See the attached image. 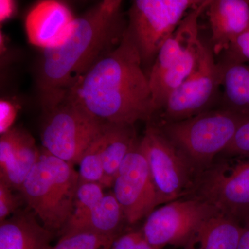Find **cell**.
<instances>
[{
	"label": "cell",
	"instance_id": "1",
	"mask_svg": "<svg viewBox=\"0 0 249 249\" xmlns=\"http://www.w3.org/2000/svg\"><path fill=\"white\" fill-rule=\"evenodd\" d=\"M65 98L105 123L134 124L153 119L149 78L127 29L119 45L98 60Z\"/></svg>",
	"mask_w": 249,
	"mask_h": 249
},
{
	"label": "cell",
	"instance_id": "2",
	"mask_svg": "<svg viewBox=\"0 0 249 249\" xmlns=\"http://www.w3.org/2000/svg\"><path fill=\"white\" fill-rule=\"evenodd\" d=\"M127 27L122 1L104 0L75 19L61 45L43 50L37 80L43 109L62 101L98 60L115 49Z\"/></svg>",
	"mask_w": 249,
	"mask_h": 249
},
{
	"label": "cell",
	"instance_id": "3",
	"mask_svg": "<svg viewBox=\"0 0 249 249\" xmlns=\"http://www.w3.org/2000/svg\"><path fill=\"white\" fill-rule=\"evenodd\" d=\"M79 183L74 165L43 149L19 192L41 224L60 232L73 214Z\"/></svg>",
	"mask_w": 249,
	"mask_h": 249
},
{
	"label": "cell",
	"instance_id": "4",
	"mask_svg": "<svg viewBox=\"0 0 249 249\" xmlns=\"http://www.w3.org/2000/svg\"><path fill=\"white\" fill-rule=\"evenodd\" d=\"M248 119L222 107L184 120L151 122L160 127L198 173L225 150L241 124Z\"/></svg>",
	"mask_w": 249,
	"mask_h": 249
},
{
	"label": "cell",
	"instance_id": "5",
	"mask_svg": "<svg viewBox=\"0 0 249 249\" xmlns=\"http://www.w3.org/2000/svg\"><path fill=\"white\" fill-rule=\"evenodd\" d=\"M188 196L245 225L249 222V157L219 155L196 174Z\"/></svg>",
	"mask_w": 249,
	"mask_h": 249
},
{
	"label": "cell",
	"instance_id": "6",
	"mask_svg": "<svg viewBox=\"0 0 249 249\" xmlns=\"http://www.w3.org/2000/svg\"><path fill=\"white\" fill-rule=\"evenodd\" d=\"M44 111L40 132L44 150L72 165L78 164L106 123L93 117L67 98Z\"/></svg>",
	"mask_w": 249,
	"mask_h": 249
},
{
	"label": "cell",
	"instance_id": "7",
	"mask_svg": "<svg viewBox=\"0 0 249 249\" xmlns=\"http://www.w3.org/2000/svg\"><path fill=\"white\" fill-rule=\"evenodd\" d=\"M200 0H135L129 10L127 31L142 65L154 64L162 46Z\"/></svg>",
	"mask_w": 249,
	"mask_h": 249
},
{
	"label": "cell",
	"instance_id": "8",
	"mask_svg": "<svg viewBox=\"0 0 249 249\" xmlns=\"http://www.w3.org/2000/svg\"><path fill=\"white\" fill-rule=\"evenodd\" d=\"M140 146L148 163L160 206L189 196L196 172L160 127L147 122Z\"/></svg>",
	"mask_w": 249,
	"mask_h": 249
},
{
	"label": "cell",
	"instance_id": "9",
	"mask_svg": "<svg viewBox=\"0 0 249 249\" xmlns=\"http://www.w3.org/2000/svg\"><path fill=\"white\" fill-rule=\"evenodd\" d=\"M218 213H220L215 208L205 201L186 196L154 210L141 230L154 248L183 247L205 220Z\"/></svg>",
	"mask_w": 249,
	"mask_h": 249
},
{
	"label": "cell",
	"instance_id": "10",
	"mask_svg": "<svg viewBox=\"0 0 249 249\" xmlns=\"http://www.w3.org/2000/svg\"><path fill=\"white\" fill-rule=\"evenodd\" d=\"M211 47L203 45L199 61L189 78L168 98L160 120L168 123L184 120L207 110L222 86V70Z\"/></svg>",
	"mask_w": 249,
	"mask_h": 249
},
{
	"label": "cell",
	"instance_id": "11",
	"mask_svg": "<svg viewBox=\"0 0 249 249\" xmlns=\"http://www.w3.org/2000/svg\"><path fill=\"white\" fill-rule=\"evenodd\" d=\"M111 188L129 225L145 219L160 206L148 163L141 148L140 140L124 159Z\"/></svg>",
	"mask_w": 249,
	"mask_h": 249
},
{
	"label": "cell",
	"instance_id": "12",
	"mask_svg": "<svg viewBox=\"0 0 249 249\" xmlns=\"http://www.w3.org/2000/svg\"><path fill=\"white\" fill-rule=\"evenodd\" d=\"M75 19L64 3L45 0L37 3L25 19V31L29 43L46 50L56 48L71 32Z\"/></svg>",
	"mask_w": 249,
	"mask_h": 249
},
{
	"label": "cell",
	"instance_id": "13",
	"mask_svg": "<svg viewBox=\"0 0 249 249\" xmlns=\"http://www.w3.org/2000/svg\"><path fill=\"white\" fill-rule=\"evenodd\" d=\"M34 137L24 129L13 127L0 138V180L13 190L23 183L40 157Z\"/></svg>",
	"mask_w": 249,
	"mask_h": 249
},
{
	"label": "cell",
	"instance_id": "14",
	"mask_svg": "<svg viewBox=\"0 0 249 249\" xmlns=\"http://www.w3.org/2000/svg\"><path fill=\"white\" fill-rule=\"evenodd\" d=\"M206 12L214 55L224 53L239 36L249 30V1L210 0Z\"/></svg>",
	"mask_w": 249,
	"mask_h": 249
},
{
	"label": "cell",
	"instance_id": "15",
	"mask_svg": "<svg viewBox=\"0 0 249 249\" xmlns=\"http://www.w3.org/2000/svg\"><path fill=\"white\" fill-rule=\"evenodd\" d=\"M209 1L200 0L199 4L187 14L175 32L162 46L148 76L150 86L193 46L200 42L199 19L201 14L206 12Z\"/></svg>",
	"mask_w": 249,
	"mask_h": 249
},
{
	"label": "cell",
	"instance_id": "16",
	"mask_svg": "<svg viewBox=\"0 0 249 249\" xmlns=\"http://www.w3.org/2000/svg\"><path fill=\"white\" fill-rule=\"evenodd\" d=\"M37 219L28 209L1 222L0 249H48L53 232Z\"/></svg>",
	"mask_w": 249,
	"mask_h": 249
},
{
	"label": "cell",
	"instance_id": "17",
	"mask_svg": "<svg viewBox=\"0 0 249 249\" xmlns=\"http://www.w3.org/2000/svg\"><path fill=\"white\" fill-rule=\"evenodd\" d=\"M134 124L106 123L96 139L106 174V188H110L121 163L138 142Z\"/></svg>",
	"mask_w": 249,
	"mask_h": 249
},
{
	"label": "cell",
	"instance_id": "18",
	"mask_svg": "<svg viewBox=\"0 0 249 249\" xmlns=\"http://www.w3.org/2000/svg\"><path fill=\"white\" fill-rule=\"evenodd\" d=\"M243 225L231 217L214 214L198 227L183 249H237Z\"/></svg>",
	"mask_w": 249,
	"mask_h": 249
},
{
	"label": "cell",
	"instance_id": "19",
	"mask_svg": "<svg viewBox=\"0 0 249 249\" xmlns=\"http://www.w3.org/2000/svg\"><path fill=\"white\" fill-rule=\"evenodd\" d=\"M124 222L127 223L122 208L110 193L105 195L101 202L83 219L64 228L60 235L88 231L105 235H121Z\"/></svg>",
	"mask_w": 249,
	"mask_h": 249
},
{
	"label": "cell",
	"instance_id": "20",
	"mask_svg": "<svg viewBox=\"0 0 249 249\" xmlns=\"http://www.w3.org/2000/svg\"><path fill=\"white\" fill-rule=\"evenodd\" d=\"M204 44L199 42L193 46L178 61L150 86L152 102L157 114L164 107L168 98L196 70Z\"/></svg>",
	"mask_w": 249,
	"mask_h": 249
},
{
	"label": "cell",
	"instance_id": "21",
	"mask_svg": "<svg viewBox=\"0 0 249 249\" xmlns=\"http://www.w3.org/2000/svg\"><path fill=\"white\" fill-rule=\"evenodd\" d=\"M223 106L249 117V66L245 63H222Z\"/></svg>",
	"mask_w": 249,
	"mask_h": 249
},
{
	"label": "cell",
	"instance_id": "22",
	"mask_svg": "<svg viewBox=\"0 0 249 249\" xmlns=\"http://www.w3.org/2000/svg\"><path fill=\"white\" fill-rule=\"evenodd\" d=\"M119 236L79 231L64 234L56 245L48 249H110Z\"/></svg>",
	"mask_w": 249,
	"mask_h": 249
},
{
	"label": "cell",
	"instance_id": "23",
	"mask_svg": "<svg viewBox=\"0 0 249 249\" xmlns=\"http://www.w3.org/2000/svg\"><path fill=\"white\" fill-rule=\"evenodd\" d=\"M104 187L98 183L80 182L75 199L74 210L68 224L78 222L96 207L106 193Z\"/></svg>",
	"mask_w": 249,
	"mask_h": 249
},
{
	"label": "cell",
	"instance_id": "24",
	"mask_svg": "<svg viewBox=\"0 0 249 249\" xmlns=\"http://www.w3.org/2000/svg\"><path fill=\"white\" fill-rule=\"evenodd\" d=\"M78 165L80 182L98 183L106 188V174L96 140L83 154Z\"/></svg>",
	"mask_w": 249,
	"mask_h": 249
},
{
	"label": "cell",
	"instance_id": "25",
	"mask_svg": "<svg viewBox=\"0 0 249 249\" xmlns=\"http://www.w3.org/2000/svg\"><path fill=\"white\" fill-rule=\"evenodd\" d=\"M222 63H245L249 62V30L246 31L224 53Z\"/></svg>",
	"mask_w": 249,
	"mask_h": 249
},
{
	"label": "cell",
	"instance_id": "26",
	"mask_svg": "<svg viewBox=\"0 0 249 249\" xmlns=\"http://www.w3.org/2000/svg\"><path fill=\"white\" fill-rule=\"evenodd\" d=\"M221 155L249 157V119L241 124L232 142Z\"/></svg>",
	"mask_w": 249,
	"mask_h": 249
},
{
	"label": "cell",
	"instance_id": "27",
	"mask_svg": "<svg viewBox=\"0 0 249 249\" xmlns=\"http://www.w3.org/2000/svg\"><path fill=\"white\" fill-rule=\"evenodd\" d=\"M110 249H157L147 242L142 230L123 232L111 245Z\"/></svg>",
	"mask_w": 249,
	"mask_h": 249
},
{
	"label": "cell",
	"instance_id": "28",
	"mask_svg": "<svg viewBox=\"0 0 249 249\" xmlns=\"http://www.w3.org/2000/svg\"><path fill=\"white\" fill-rule=\"evenodd\" d=\"M14 190L0 180V223L4 222L18 211V201Z\"/></svg>",
	"mask_w": 249,
	"mask_h": 249
},
{
	"label": "cell",
	"instance_id": "29",
	"mask_svg": "<svg viewBox=\"0 0 249 249\" xmlns=\"http://www.w3.org/2000/svg\"><path fill=\"white\" fill-rule=\"evenodd\" d=\"M17 105L9 100L0 101V134H3L12 129L13 124L17 116Z\"/></svg>",
	"mask_w": 249,
	"mask_h": 249
},
{
	"label": "cell",
	"instance_id": "30",
	"mask_svg": "<svg viewBox=\"0 0 249 249\" xmlns=\"http://www.w3.org/2000/svg\"><path fill=\"white\" fill-rule=\"evenodd\" d=\"M15 3L11 0H1L0 1V21L4 22L14 15Z\"/></svg>",
	"mask_w": 249,
	"mask_h": 249
},
{
	"label": "cell",
	"instance_id": "31",
	"mask_svg": "<svg viewBox=\"0 0 249 249\" xmlns=\"http://www.w3.org/2000/svg\"><path fill=\"white\" fill-rule=\"evenodd\" d=\"M243 232L237 249H249V222L243 225Z\"/></svg>",
	"mask_w": 249,
	"mask_h": 249
}]
</instances>
